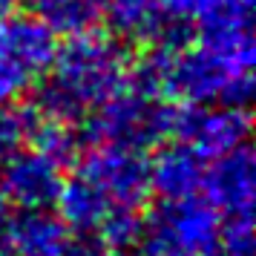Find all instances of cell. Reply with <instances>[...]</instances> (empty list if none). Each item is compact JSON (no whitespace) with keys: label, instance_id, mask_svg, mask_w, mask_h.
Instances as JSON below:
<instances>
[{"label":"cell","instance_id":"6da1fadb","mask_svg":"<svg viewBox=\"0 0 256 256\" xmlns=\"http://www.w3.org/2000/svg\"><path fill=\"white\" fill-rule=\"evenodd\" d=\"M150 196V162L144 150L90 144V150L75 156V167L64 178L55 208L72 233L127 250L136 244Z\"/></svg>","mask_w":256,"mask_h":256},{"label":"cell","instance_id":"7a4b0ae2","mask_svg":"<svg viewBox=\"0 0 256 256\" xmlns=\"http://www.w3.org/2000/svg\"><path fill=\"white\" fill-rule=\"evenodd\" d=\"M256 49L250 26L198 29L190 40L184 32L152 44V52L132 75L176 104L244 106L254 98Z\"/></svg>","mask_w":256,"mask_h":256},{"label":"cell","instance_id":"3957f363","mask_svg":"<svg viewBox=\"0 0 256 256\" xmlns=\"http://www.w3.org/2000/svg\"><path fill=\"white\" fill-rule=\"evenodd\" d=\"M132 64L118 40L110 32L86 29L81 35H72L49 66L46 78L35 90L38 116L66 121L72 127H81L86 116H92L112 92L127 84Z\"/></svg>","mask_w":256,"mask_h":256},{"label":"cell","instance_id":"277c9868","mask_svg":"<svg viewBox=\"0 0 256 256\" xmlns=\"http://www.w3.org/2000/svg\"><path fill=\"white\" fill-rule=\"evenodd\" d=\"M170 116L173 104L130 72L127 84L81 121V136L90 144L147 150L170 138Z\"/></svg>","mask_w":256,"mask_h":256},{"label":"cell","instance_id":"5b68a950","mask_svg":"<svg viewBox=\"0 0 256 256\" xmlns=\"http://www.w3.org/2000/svg\"><path fill=\"white\" fill-rule=\"evenodd\" d=\"M222 219L202 196L162 198L141 213L138 256H213L222 242Z\"/></svg>","mask_w":256,"mask_h":256},{"label":"cell","instance_id":"8992f818","mask_svg":"<svg viewBox=\"0 0 256 256\" xmlns=\"http://www.w3.org/2000/svg\"><path fill=\"white\" fill-rule=\"evenodd\" d=\"M60 40L35 12L0 14V101H18L46 78Z\"/></svg>","mask_w":256,"mask_h":256},{"label":"cell","instance_id":"52a82bcc","mask_svg":"<svg viewBox=\"0 0 256 256\" xmlns=\"http://www.w3.org/2000/svg\"><path fill=\"white\" fill-rule=\"evenodd\" d=\"M248 136H250V116L244 106L173 104L170 138L187 144L208 162L248 144Z\"/></svg>","mask_w":256,"mask_h":256},{"label":"cell","instance_id":"ba28073f","mask_svg":"<svg viewBox=\"0 0 256 256\" xmlns=\"http://www.w3.org/2000/svg\"><path fill=\"white\" fill-rule=\"evenodd\" d=\"M64 164L35 144H26L0 162V190L20 210H52L64 187Z\"/></svg>","mask_w":256,"mask_h":256},{"label":"cell","instance_id":"9c48e42d","mask_svg":"<svg viewBox=\"0 0 256 256\" xmlns=\"http://www.w3.org/2000/svg\"><path fill=\"white\" fill-rule=\"evenodd\" d=\"M198 196L219 213L224 222L254 219L256 196V164L248 144L210 158L204 167V182Z\"/></svg>","mask_w":256,"mask_h":256},{"label":"cell","instance_id":"30bf717a","mask_svg":"<svg viewBox=\"0 0 256 256\" xmlns=\"http://www.w3.org/2000/svg\"><path fill=\"white\" fill-rule=\"evenodd\" d=\"M147 162H150V187L162 198H187L202 193L208 158H202L187 144L182 141L162 144L158 152Z\"/></svg>","mask_w":256,"mask_h":256},{"label":"cell","instance_id":"8fae6325","mask_svg":"<svg viewBox=\"0 0 256 256\" xmlns=\"http://www.w3.org/2000/svg\"><path fill=\"white\" fill-rule=\"evenodd\" d=\"M158 6L170 20L187 29L250 26L254 14V0H158Z\"/></svg>","mask_w":256,"mask_h":256},{"label":"cell","instance_id":"7c38bea8","mask_svg":"<svg viewBox=\"0 0 256 256\" xmlns=\"http://www.w3.org/2000/svg\"><path fill=\"white\" fill-rule=\"evenodd\" d=\"M32 12L44 18L58 38L81 35L86 29H95L98 20V9L90 0H38Z\"/></svg>","mask_w":256,"mask_h":256},{"label":"cell","instance_id":"4fadbf2b","mask_svg":"<svg viewBox=\"0 0 256 256\" xmlns=\"http://www.w3.org/2000/svg\"><path fill=\"white\" fill-rule=\"evenodd\" d=\"M35 124V110H26L18 101H0V162L29 144Z\"/></svg>","mask_w":256,"mask_h":256},{"label":"cell","instance_id":"5bb4252c","mask_svg":"<svg viewBox=\"0 0 256 256\" xmlns=\"http://www.w3.org/2000/svg\"><path fill=\"white\" fill-rule=\"evenodd\" d=\"M9 202H6V196H3V190H0V230L6 228V222H9Z\"/></svg>","mask_w":256,"mask_h":256},{"label":"cell","instance_id":"9a60e30c","mask_svg":"<svg viewBox=\"0 0 256 256\" xmlns=\"http://www.w3.org/2000/svg\"><path fill=\"white\" fill-rule=\"evenodd\" d=\"M98 256H130L127 250H116V248H106V250H101Z\"/></svg>","mask_w":256,"mask_h":256},{"label":"cell","instance_id":"2e32d148","mask_svg":"<svg viewBox=\"0 0 256 256\" xmlns=\"http://www.w3.org/2000/svg\"><path fill=\"white\" fill-rule=\"evenodd\" d=\"M90 3H95V9H98V14H101V9H106V6L116 3V0H90Z\"/></svg>","mask_w":256,"mask_h":256}]
</instances>
